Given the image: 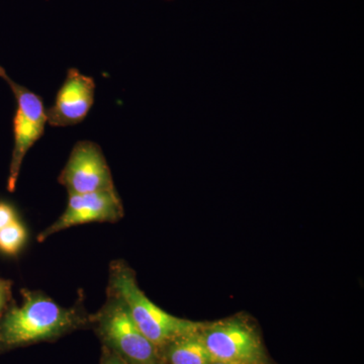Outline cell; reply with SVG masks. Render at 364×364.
Wrapping results in <instances>:
<instances>
[{
  "mask_svg": "<svg viewBox=\"0 0 364 364\" xmlns=\"http://www.w3.org/2000/svg\"><path fill=\"white\" fill-rule=\"evenodd\" d=\"M21 296V305L11 301L0 318V355L91 329V314L86 311L83 294L70 308L58 305L41 291L23 289Z\"/></svg>",
  "mask_w": 364,
  "mask_h": 364,
  "instance_id": "1",
  "label": "cell"
},
{
  "mask_svg": "<svg viewBox=\"0 0 364 364\" xmlns=\"http://www.w3.org/2000/svg\"><path fill=\"white\" fill-rule=\"evenodd\" d=\"M107 291L123 301L136 327L160 350L178 337L200 331L205 325L176 317L155 305L140 289L135 272L124 260H112L109 264Z\"/></svg>",
  "mask_w": 364,
  "mask_h": 364,
  "instance_id": "2",
  "label": "cell"
},
{
  "mask_svg": "<svg viewBox=\"0 0 364 364\" xmlns=\"http://www.w3.org/2000/svg\"><path fill=\"white\" fill-rule=\"evenodd\" d=\"M91 329L109 349L128 364H165L162 352L136 327L123 301L107 291L104 305L91 314Z\"/></svg>",
  "mask_w": 364,
  "mask_h": 364,
  "instance_id": "3",
  "label": "cell"
},
{
  "mask_svg": "<svg viewBox=\"0 0 364 364\" xmlns=\"http://www.w3.org/2000/svg\"><path fill=\"white\" fill-rule=\"evenodd\" d=\"M213 360L226 364H274L255 325L232 317L205 323L200 330Z\"/></svg>",
  "mask_w": 364,
  "mask_h": 364,
  "instance_id": "4",
  "label": "cell"
},
{
  "mask_svg": "<svg viewBox=\"0 0 364 364\" xmlns=\"http://www.w3.org/2000/svg\"><path fill=\"white\" fill-rule=\"evenodd\" d=\"M0 77L6 81L16 100V111L14 119V150L7 177V191L14 193L26 155L44 135L47 112L40 95L14 82L1 66Z\"/></svg>",
  "mask_w": 364,
  "mask_h": 364,
  "instance_id": "5",
  "label": "cell"
},
{
  "mask_svg": "<svg viewBox=\"0 0 364 364\" xmlns=\"http://www.w3.org/2000/svg\"><path fill=\"white\" fill-rule=\"evenodd\" d=\"M68 195L116 189L111 168L102 148L91 141H79L58 177Z\"/></svg>",
  "mask_w": 364,
  "mask_h": 364,
  "instance_id": "6",
  "label": "cell"
},
{
  "mask_svg": "<svg viewBox=\"0 0 364 364\" xmlns=\"http://www.w3.org/2000/svg\"><path fill=\"white\" fill-rule=\"evenodd\" d=\"M124 210L117 189L68 195V203L63 214L38 235L43 243L59 232L88 223H117L123 219Z\"/></svg>",
  "mask_w": 364,
  "mask_h": 364,
  "instance_id": "7",
  "label": "cell"
},
{
  "mask_svg": "<svg viewBox=\"0 0 364 364\" xmlns=\"http://www.w3.org/2000/svg\"><path fill=\"white\" fill-rule=\"evenodd\" d=\"M95 82L78 69L67 71L54 105L47 112V123L53 127L74 126L85 121L95 102Z\"/></svg>",
  "mask_w": 364,
  "mask_h": 364,
  "instance_id": "8",
  "label": "cell"
},
{
  "mask_svg": "<svg viewBox=\"0 0 364 364\" xmlns=\"http://www.w3.org/2000/svg\"><path fill=\"white\" fill-rule=\"evenodd\" d=\"M200 330L183 335L167 344L161 350L165 364L212 363L214 360L203 342Z\"/></svg>",
  "mask_w": 364,
  "mask_h": 364,
  "instance_id": "9",
  "label": "cell"
},
{
  "mask_svg": "<svg viewBox=\"0 0 364 364\" xmlns=\"http://www.w3.org/2000/svg\"><path fill=\"white\" fill-rule=\"evenodd\" d=\"M26 230L20 220L9 224L0 230V251L7 255H16L25 245Z\"/></svg>",
  "mask_w": 364,
  "mask_h": 364,
  "instance_id": "10",
  "label": "cell"
},
{
  "mask_svg": "<svg viewBox=\"0 0 364 364\" xmlns=\"http://www.w3.org/2000/svg\"><path fill=\"white\" fill-rule=\"evenodd\" d=\"M13 301V282L0 279V318Z\"/></svg>",
  "mask_w": 364,
  "mask_h": 364,
  "instance_id": "11",
  "label": "cell"
},
{
  "mask_svg": "<svg viewBox=\"0 0 364 364\" xmlns=\"http://www.w3.org/2000/svg\"><path fill=\"white\" fill-rule=\"evenodd\" d=\"M16 210L9 203L0 202V230L18 220Z\"/></svg>",
  "mask_w": 364,
  "mask_h": 364,
  "instance_id": "12",
  "label": "cell"
},
{
  "mask_svg": "<svg viewBox=\"0 0 364 364\" xmlns=\"http://www.w3.org/2000/svg\"><path fill=\"white\" fill-rule=\"evenodd\" d=\"M100 364H128L122 360L119 356L112 353L109 349L102 346V353H100Z\"/></svg>",
  "mask_w": 364,
  "mask_h": 364,
  "instance_id": "13",
  "label": "cell"
},
{
  "mask_svg": "<svg viewBox=\"0 0 364 364\" xmlns=\"http://www.w3.org/2000/svg\"><path fill=\"white\" fill-rule=\"evenodd\" d=\"M210 364H226V363H218V361H213V363Z\"/></svg>",
  "mask_w": 364,
  "mask_h": 364,
  "instance_id": "14",
  "label": "cell"
}]
</instances>
